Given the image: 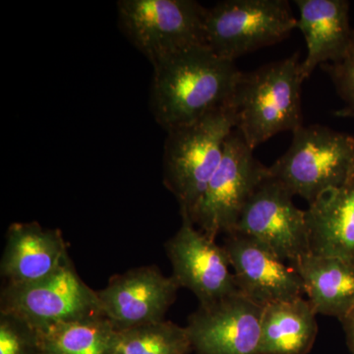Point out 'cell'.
I'll return each instance as SVG.
<instances>
[{
    "label": "cell",
    "instance_id": "cb8c5ba5",
    "mask_svg": "<svg viewBox=\"0 0 354 354\" xmlns=\"http://www.w3.org/2000/svg\"><path fill=\"white\" fill-rule=\"evenodd\" d=\"M335 116L337 118H354V109L344 108L335 111Z\"/></svg>",
    "mask_w": 354,
    "mask_h": 354
},
{
    "label": "cell",
    "instance_id": "603a6c76",
    "mask_svg": "<svg viewBox=\"0 0 354 354\" xmlns=\"http://www.w3.org/2000/svg\"><path fill=\"white\" fill-rule=\"evenodd\" d=\"M342 329L346 335V344L351 354H354V309L344 320L341 321Z\"/></svg>",
    "mask_w": 354,
    "mask_h": 354
},
{
    "label": "cell",
    "instance_id": "d6986e66",
    "mask_svg": "<svg viewBox=\"0 0 354 354\" xmlns=\"http://www.w3.org/2000/svg\"><path fill=\"white\" fill-rule=\"evenodd\" d=\"M39 333L44 354H111L115 330L106 317L99 316Z\"/></svg>",
    "mask_w": 354,
    "mask_h": 354
},
{
    "label": "cell",
    "instance_id": "7402d4cb",
    "mask_svg": "<svg viewBox=\"0 0 354 354\" xmlns=\"http://www.w3.org/2000/svg\"><path fill=\"white\" fill-rule=\"evenodd\" d=\"M320 67L330 76L337 95L346 102V108L354 109V29L348 48L341 59Z\"/></svg>",
    "mask_w": 354,
    "mask_h": 354
},
{
    "label": "cell",
    "instance_id": "3957f363",
    "mask_svg": "<svg viewBox=\"0 0 354 354\" xmlns=\"http://www.w3.org/2000/svg\"><path fill=\"white\" fill-rule=\"evenodd\" d=\"M230 104L199 120L167 131L164 150V183L176 197L180 215L190 216L216 169L225 141L235 129Z\"/></svg>",
    "mask_w": 354,
    "mask_h": 354
},
{
    "label": "cell",
    "instance_id": "52a82bcc",
    "mask_svg": "<svg viewBox=\"0 0 354 354\" xmlns=\"http://www.w3.org/2000/svg\"><path fill=\"white\" fill-rule=\"evenodd\" d=\"M234 129L225 141L220 165L189 218L211 239L234 232L242 211L260 184L270 176Z\"/></svg>",
    "mask_w": 354,
    "mask_h": 354
},
{
    "label": "cell",
    "instance_id": "277c9868",
    "mask_svg": "<svg viewBox=\"0 0 354 354\" xmlns=\"http://www.w3.org/2000/svg\"><path fill=\"white\" fill-rule=\"evenodd\" d=\"M292 133L290 148L269 167L270 174L311 204L353 174L354 137L319 124L302 125Z\"/></svg>",
    "mask_w": 354,
    "mask_h": 354
},
{
    "label": "cell",
    "instance_id": "5b68a950",
    "mask_svg": "<svg viewBox=\"0 0 354 354\" xmlns=\"http://www.w3.org/2000/svg\"><path fill=\"white\" fill-rule=\"evenodd\" d=\"M297 24L286 0H225L207 11L205 41L218 57L235 62L283 41Z\"/></svg>",
    "mask_w": 354,
    "mask_h": 354
},
{
    "label": "cell",
    "instance_id": "ffe728a7",
    "mask_svg": "<svg viewBox=\"0 0 354 354\" xmlns=\"http://www.w3.org/2000/svg\"><path fill=\"white\" fill-rule=\"evenodd\" d=\"M186 327L171 321L144 324L114 334L111 354H189Z\"/></svg>",
    "mask_w": 354,
    "mask_h": 354
},
{
    "label": "cell",
    "instance_id": "8992f818",
    "mask_svg": "<svg viewBox=\"0 0 354 354\" xmlns=\"http://www.w3.org/2000/svg\"><path fill=\"white\" fill-rule=\"evenodd\" d=\"M118 9L121 30L152 65L174 51L206 44L208 9L194 0H120Z\"/></svg>",
    "mask_w": 354,
    "mask_h": 354
},
{
    "label": "cell",
    "instance_id": "e0dca14e",
    "mask_svg": "<svg viewBox=\"0 0 354 354\" xmlns=\"http://www.w3.org/2000/svg\"><path fill=\"white\" fill-rule=\"evenodd\" d=\"M304 283L317 315L344 320L354 309V265L334 257L308 253L290 264Z\"/></svg>",
    "mask_w": 354,
    "mask_h": 354
},
{
    "label": "cell",
    "instance_id": "6da1fadb",
    "mask_svg": "<svg viewBox=\"0 0 354 354\" xmlns=\"http://www.w3.org/2000/svg\"><path fill=\"white\" fill-rule=\"evenodd\" d=\"M153 67L151 109L167 132L230 104L242 74L205 44L174 51Z\"/></svg>",
    "mask_w": 354,
    "mask_h": 354
},
{
    "label": "cell",
    "instance_id": "2e32d148",
    "mask_svg": "<svg viewBox=\"0 0 354 354\" xmlns=\"http://www.w3.org/2000/svg\"><path fill=\"white\" fill-rule=\"evenodd\" d=\"M299 19L297 28L304 34L307 55L301 62L305 79L319 65L341 59L353 37L349 25V2L346 0H297Z\"/></svg>",
    "mask_w": 354,
    "mask_h": 354
},
{
    "label": "cell",
    "instance_id": "4fadbf2b",
    "mask_svg": "<svg viewBox=\"0 0 354 354\" xmlns=\"http://www.w3.org/2000/svg\"><path fill=\"white\" fill-rule=\"evenodd\" d=\"M223 246L234 270L237 290L256 304L266 307L305 295L297 270L262 242L232 232L225 235Z\"/></svg>",
    "mask_w": 354,
    "mask_h": 354
},
{
    "label": "cell",
    "instance_id": "7c38bea8",
    "mask_svg": "<svg viewBox=\"0 0 354 354\" xmlns=\"http://www.w3.org/2000/svg\"><path fill=\"white\" fill-rule=\"evenodd\" d=\"M264 307L234 293L199 305L186 326L197 354H258Z\"/></svg>",
    "mask_w": 354,
    "mask_h": 354
},
{
    "label": "cell",
    "instance_id": "8fae6325",
    "mask_svg": "<svg viewBox=\"0 0 354 354\" xmlns=\"http://www.w3.org/2000/svg\"><path fill=\"white\" fill-rule=\"evenodd\" d=\"M178 283L156 266H143L115 274L97 291L104 317L116 332L165 320L176 301Z\"/></svg>",
    "mask_w": 354,
    "mask_h": 354
},
{
    "label": "cell",
    "instance_id": "7a4b0ae2",
    "mask_svg": "<svg viewBox=\"0 0 354 354\" xmlns=\"http://www.w3.org/2000/svg\"><path fill=\"white\" fill-rule=\"evenodd\" d=\"M299 55L242 72L230 106L234 109L235 129L255 150L274 135L295 132L304 125L301 111Z\"/></svg>",
    "mask_w": 354,
    "mask_h": 354
},
{
    "label": "cell",
    "instance_id": "ac0fdd59",
    "mask_svg": "<svg viewBox=\"0 0 354 354\" xmlns=\"http://www.w3.org/2000/svg\"><path fill=\"white\" fill-rule=\"evenodd\" d=\"M316 315L304 297L267 305L258 354H308L318 335Z\"/></svg>",
    "mask_w": 354,
    "mask_h": 354
},
{
    "label": "cell",
    "instance_id": "5bb4252c",
    "mask_svg": "<svg viewBox=\"0 0 354 354\" xmlns=\"http://www.w3.org/2000/svg\"><path fill=\"white\" fill-rule=\"evenodd\" d=\"M0 272L6 285L36 283L55 274L70 260L62 232L38 221L14 223L6 232Z\"/></svg>",
    "mask_w": 354,
    "mask_h": 354
},
{
    "label": "cell",
    "instance_id": "44dd1931",
    "mask_svg": "<svg viewBox=\"0 0 354 354\" xmlns=\"http://www.w3.org/2000/svg\"><path fill=\"white\" fill-rule=\"evenodd\" d=\"M0 354H44L41 333L21 317L0 312Z\"/></svg>",
    "mask_w": 354,
    "mask_h": 354
},
{
    "label": "cell",
    "instance_id": "ba28073f",
    "mask_svg": "<svg viewBox=\"0 0 354 354\" xmlns=\"http://www.w3.org/2000/svg\"><path fill=\"white\" fill-rule=\"evenodd\" d=\"M0 312L21 317L39 332L57 324L104 316L97 291L84 283L71 260L36 283L4 286Z\"/></svg>",
    "mask_w": 354,
    "mask_h": 354
},
{
    "label": "cell",
    "instance_id": "9a60e30c",
    "mask_svg": "<svg viewBox=\"0 0 354 354\" xmlns=\"http://www.w3.org/2000/svg\"><path fill=\"white\" fill-rule=\"evenodd\" d=\"M305 211L310 253L354 265V171L346 183L324 192Z\"/></svg>",
    "mask_w": 354,
    "mask_h": 354
},
{
    "label": "cell",
    "instance_id": "30bf717a",
    "mask_svg": "<svg viewBox=\"0 0 354 354\" xmlns=\"http://www.w3.org/2000/svg\"><path fill=\"white\" fill-rule=\"evenodd\" d=\"M181 218L180 228L165 245L174 270L172 277L179 286L192 291L199 305L214 304L239 292L223 246L195 227L189 216Z\"/></svg>",
    "mask_w": 354,
    "mask_h": 354
},
{
    "label": "cell",
    "instance_id": "9c48e42d",
    "mask_svg": "<svg viewBox=\"0 0 354 354\" xmlns=\"http://www.w3.org/2000/svg\"><path fill=\"white\" fill-rule=\"evenodd\" d=\"M293 197L270 174L246 203L234 232L257 239L292 264L310 253L306 211L293 204Z\"/></svg>",
    "mask_w": 354,
    "mask_h": 354
}]
</instances>
